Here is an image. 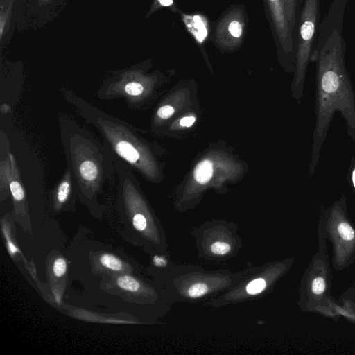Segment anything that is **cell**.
I'll use <instances>...</instances> for the list:
<instances>
[{
	"mask_svg": "<svg viewBox=\"0 0 355 355\" xmlns=\"http://www.w3.org/2000/svg\"><path fill=\"white\" fill-rule=\"evenodd\" d=\"M343 24L322 21L311 62L316 63L315 123L309 175H313L329 128L336 112L345 121L347 131L355 144V92L345 62Z\"/></svg>",
	"mask_w": 355,
	"mask_h": 355,
	"instance_id": "6da1fadb",
	"label": "cell"
},
{
	"mask_svg": "<svg viewBox=\"0 0 355 355\" xmlns=\"http://www.w3.org/2000/svg\"><path fill=\"white\" fill-rule=\"evenodd\" d=\"M320 0H304L298 20L295 51V83L300 96L318 36Z\"/></svg>",
	"mask_w": 355,
	"mask_h": 355,
	"instance_id": "7a4b0ae2",
	"label": "cell"
},
{
	"mask_svg": "<svg viewBox=\"0 0 355 355\" xmlns=\"http://www.w3.org/2000/svg\"><path fill=\"white\" fill-rule=\"evenodd\" d=\"M267 2L279 45L285 55L294 56L295 59L293 33L288 26L283 0H267Z\"/></svg>",
	"mask_w": 355,
	"mask_h": 355,
	"instance_id": "3957f363",
	"label": "cell"
},
{
	"mask_svg": "<svg viewBox=\"0 0 355 355\" xmlns=\"http://www.w3.org/2000/svg\"><path fill=\"white\" fill-rule=\"evenodd\" d=\"M243 21L238 11L230 12L218 25L216 40L223 47H235L241 42L243 33Z\"/></svg>",
	"mask_w": 355,
	"mask_h": 355,
	"instance_id": "277c9868",
	"label": "cell"
},
{
	"mask_svg": "<svg viewBox=\"0 0 355 355\" xmlns=\"http://www.w3.org/2000/svg\"><path fill=\"white\" fill-rule=\"evenodd\" d=\"M289 28L292 33L296 28L302 6V0H283Z\"/></svg>",
	"mask_w": 355,
	"mask_h": 355,
	"instance_id": "5b68a950",
	"label": "cell"
},
{
	"mask_svg": "<svg viewBox=\"0 0 355 355\" xmlns=\"http://www.w3.org/2000/svg\"><path fill=\"white\" fill-rule=\"evenodd\" d=\"M117 154L130 164H135L139 158V154L135 147L128 141H119L115 144Z\"/></svg>",
	"mask_w": 355,
	"mask_h": 355,
	"instance_id": "8992f818",
	"label": "cell"
},
{
	"mask_svg": "<svg viewBox=\"0 0 355 355\" xmlns=\"http://www.w3.org/2000/svg\"><path fill=\"white\" fill-rule=\"evenodd\" d=\"M213 175V164L208 159L200 162L193 172L195 180L200 184H205L211 178Z\"/></svg>",
	"mask_w": 355,
	"mask_h": 355,
	"instance_id": "52a82bcc",
	"label": "cell"
},
{
	"mask_svg": "<svg viewBox=\"0 0 355 355\" xmlns=\"http://www.w3.org/2000/svg\"><path fill=\"white\" fill-rule=\"evenodd\" d=\"M99 261L103 267L112 271L120 272L124 270V266L121 259L113 254L108 253L103 254Z\"/></svg>",
	"mask_w": 355,
	"mask_h": 355,
	"instance_id": "ba28073f",
	"label": "cell"
},
{
	"mask_svg": "<svg viewBox=\"0 0 355 355\" xmlns=\"http://www.w3.org/2000/svg\"><path fill=\"white\" fill-rule=\"evenodd\" d=\"M118 286L128 292H137L141 288L140 283L134 277L129 275L119 276L116 279Z\"/></svg>",
	"mask_w": 355,
	"mask_h": 355,
	"instance_id": "9c48e42d",
	"label": "cell"
},
{
	"mask_svg": "<svg viewBox=\"0 0 355 355\" xmlns=\"http://www.w3.org/2000/svg\"><path fill=\"white\" fill-rule=\"evenodd\" d=\"M98 168L91 161L83 162L79 166V173L82 178L87 181H93L98 175Z\"/></svg>",
	"mask_w": 355,
	"mask_h": 355,
	"instance_id": "30bf717a",
	"label": "cell"
},
{
	"mask_svg": "<svg viewBox=\"0 0 355 355\" xmlns=\"http://www.w3.org/2000/svg\"><path fill=\"white\" fill-rule=\"evenodd\" d=\"M208 291L209 287L206 284L196 282L187 288L186 295L190 298L195 299L204 296Z\"/></svg>",
	"mask_w": 355,
	"mask_h": 355,
	"instance_id": "8fae6325",
	"label": "cell"
},
{
	"mask_svg": "<svg viewBox=\"0 0 355 355\" xmlns=\"http://www.w3.org/2000/svg\"><path fill=\"white\" fill-rule=\"evenodd\" d=\"M267 284L264 279L259 277L250 281L245 287V291L249 295H257L263 292L266 288Z\"/></svg>",
	"mask_w": 355,
	"mask_h": 355,
	"instance_id": "7c38bea8",
	"label": "cell"
},
{
	"mask_svg": "<svg viewBox=\"0 0 355 355\" xmlns=\"http://www.w3.org/2000/svg\"><path fill=\"white\" fill-rule=\"evenodd\" d=\"M231 245L225 241H215L210 245V251L214 255L223 256L227 254L231 250Z\"/></svg>",
	"mask_w": 355,
	"mask_h": 355,
	"instance_id": "4fadbf2b",
	"label": "cell"
},
{
	"mask_svg": "<svg viewBox=\"0 0 355 355\" xmlns=\"http://www.w3.org/2000/svg\"><path fill=\"white\" fill-rule=\"evenodd\" d=\"M71 186L67 180L62 181L57 191V200L60 203H64L68 198L70 193Z\"/></svg>",
	"mask_w": 355,
	"mask_h": 355,
	"instance_id": "5bb4252c",
	"label": "cell"
},
{
	"mask_svg": "<svg viewBox=\"0 0 355 355\" xmlns=\"http://www.w3.org/2000/svg\"><path fill=\"white\" fill-rule=\"evenodd\" d=\"M326 289V281L323 277H315L311 284V290L313 295H320Z\"/></svg>",
	"mask_w": 355,
	"mask_h": 355,
	"instance_id": "9a60e30c",
	"label": "cell"
},
{
	"mask_svg": "<svg viewBox=\"0 0 355 355\" xmlns=\"http://www.w3.org/2000/svg\"><path fill=\"white\" fill-rule=\"evenodd\" d=\"M67 271V263L64 258H57L53 264V272L57 277H62Z\"/></svg>",
	"mask_w": 355,
	"mask_h": 355,
	"instance_id": "2e32d148",
	"label": "cell"
},
{
	"mask_svg": "<svg viewBox=\"0 0 355 355\" xmlns=\"http://www.w3.org/2000/svg\"><path fill=\"white\" fill-rule=\"evenodd\" d=\"M11 193L15 200L20 201L24 198V189L17 181H12L10 184Z\"/></svg>",
	"mask_w": 355,
	"mask_h": 355,
	"instance_id": "e0dca14e",
	"label": "cell"
},
{
	"mask_svg": "<svg viewBox=\"0 0 355 355\" xmlns=\"http://www.w3.org/2000/svg\"><path fill=\"white\" fill-rule=\"evenodd\" d=\"M132 225L135 230L139 232H144L147 227V220L141 214H136L132 217Z\"/></svg>",
	"mask_w": 355,
	"mask_h": 355,
	"instance_id": "ac0fdd59",
	"label": "cell"
},
{
	"mask_svg": "<svg viewBox=\"0 0 355 355\" xmlns=\"http://www.w3.org/2000/svg\"><path fill=\"white\" fill-rule=\"evenodd\" d=\"M143 86L136 82H131L128 83L125 87V92L131 96H138L143 92Z\"/></svg>",
	"mask_w": 355,
	"mask_h": 355,
	"instance_id": "d6986e66",
	"label": "cell"
},
{
	"mask_svg": "<svg viewBox=\"0 0 355 355\" xmlns=\"http://www.w3.org/2000/svg\"><path fill=\"white\" fill-rule=\"evenodd\" d=\"M349 182L355 193V157H352L350 161L349 168Z\"/></svg>",
	"mask_w": 355,
	"mask_h": 355,
	"instance_id": "ffe728a7",
	"label": "cell"
},
{
	"mask_svg": "<svg viewBox=\"0 0 355 355\" xmlns=\"http://www.w3.org/2000/svg\"><path fill=\"white\" fill-rule=\"evenodd\" d=\"M174 113V109L169 105L160 107L157 111L158 116L164 119L169 118Z\"/></svg>",
	"mask_w": 355,
	"mask_h": 355,
	"instance_id": "44dd1931",
	"label": "cell"
},
{
	"mask_svg": "<svg viewBox=\"0 0 355 355\" xmlns=\"http://www.w3.org/2000/svg\"><path fill=\"white\" fill-rule=\"evenodd\" d=\"M153 264L158 268H165L168 265L167 259L162 256L155 255L153 258Z\"/></svg>",
	"mask_w": 355,
	"mask_h": 355,
	"instance_id": "7402d4cb",
	"label": "cell"
},
{
	"mask_svg": "<svg viewBox=\"0 0 355 355\" xmlns=\"http://www.w3.org/2000/svg\"><path fill=\"white\" fill-rule=\"evenodd\" d=\"M196 119L193 116L184 117L180 120V125L182 126L190 127L195 122Z\"/></svg>",
	"mask_w": 355,
	"mask_h": 355,
	"instance_id": "603a6c76",
	"label": "cell"
},
{
	"mask_svg": "<svg viewBox=\"0 0 355 355\" xmlns=\"http://www.w3.org/2000/svg\"><path fill=\"white\" fill-rule=\"evenodd\" d=\"M161 5L168 6L172 4L173 0H158Z\"/></svg>",
	"mask_w": 355,
	"mask_h": 355,
	"instance_id": "cb8c5ba5",
	"label": "cell"
}]
</instances>
